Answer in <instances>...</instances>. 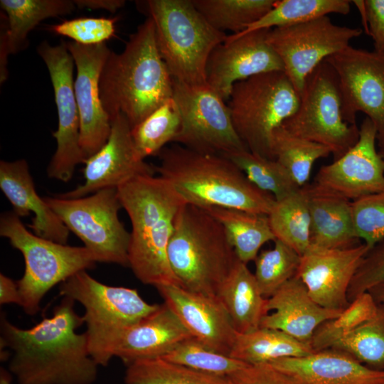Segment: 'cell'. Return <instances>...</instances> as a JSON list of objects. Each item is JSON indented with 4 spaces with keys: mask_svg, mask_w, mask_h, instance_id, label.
I'll return each mask as SVG.
<instances>
[{
    "mask_svg": "<svg viewBox=\"0 0 384 384\" xmlns=\"http://www.w3.org/2000/svg\"><path fill=\"white\" fill-rule=\"evenodd\" d=\"M63 297L52 316L30 329H21L1 316V346L11 352L9 371L18 384H92L98 365L91 357L85 324Z\"/></svg>",
    "mask_w": 384,
    "mask_h": 384,
    "instance_id": "1",
    "label": "cell"
},
{
    "mask_svg": "<svg viewBox=\"0 0 384 384\" xmlns=\"http://www.w3.org/2000/svg\"><path fill=\"white\" fill-rule=\"evenodd\" d=\"M117 188L132 224L128 262L135 277L155 287H181L169 261L168 246L176 214L186 202L154 174L137 176Z\"/></svg>",
    "mask_w": 384,
    "mask_h": 384,
    "instance_id": "2",
    "label": "cell"
},
{
    "mask_svg": "<svg viewBox=\"0 0 384 384\" xmlns=\"http://www.w3.org/2000/svg\"><path fill=\"white\" fill-rule=\"evenodd\" d=\"M173 78L164 62L150 18L131 34L122 52H111L100 78L102 106L112 119L122 114L131 129L173 97Z\"/></svg>",
    "mask_w": 384,
    "mask_h": 384,
    "instance_id": "3",
    "label": "cell"
},
{
    "mask_svg": "<svg viewBox=\"0 0 384 384\" xmlns=\"http://www.w3.org/2000/svg\"><path fill=\"white\" fill-rule=\"evenodd\" d=\"M156 173L167 181L186 203L203 208L220 207L268 215L275 202L256 187L224 156L201 153L178 144L157 155Z\"/></svg>",
    "mask_w": 384,
    "mask_h": 384,
    "instance_id": "4",
    "label": "cell"
},
{
    "mask_svg": "<svg viewBox=\"0 0 384 384\" xmlns=\"http://www.w3.org/2000/svg\"><path fill=\"white\" fill-rule=\"evenodd\" d=\"M168 257L182 288L208 296H217L238 260L221 223L186 203L176 214Z\"/></svg>",
    "mask_w": 384,
    "mask_h": 384,
    "instance_id": "5",
    "label": "cell"
},
{
    "mask_svg": "<svg viewBox=\"0 0 384 384\" xmlns=\"http://www.w3.org/2000/svg\"><path fill=\"white\" fill-rule=\"evenodd\" d=\"M139 10L154 24L159 53L173 80L205 85L212 51L225 41V32L214 28L193 0L136 1Z\"/></svg>",
    "mask_w": 384,
    "mask_h": 384,
    "instance_id": "6",
    "label": "cell"
},
{
    "mask_svg": "<svg viewBox=\"0 0 384 384\" xmlns=\"http://www.w3.org/2000/svg\"><path fill=\"white\" fill-rule=\"evenodd\" d=\"M60 294L78 302L85 309L82 316L91 357L106 366L114 357L124 331L154 312L159 304L144 301L134 289L105 284L87 270L62 282Z\"/></svg>",
    "mask_w": 384,
    "mask_h": 384,
    "instance_id": "7",
    "label": "cell"
},
{
    "mask_svg": "<svg viewBox=\"0 0 384 384\" xmlns=\"http://www.w3.org/2000/svg\"><path fill=\"white\" fill-rule=\"evenodd\" d=\"M0 235L24 258V273L16 282L20 306L29 315L38 312L41 300L54 286L99 262L97 256L85 246H69L31 233L13 211L1 214Z\"/></svg>",
    "mask_w": 384,
    "mask_h": 384,
    "instance_id": "8",
    "label": "cell"
},
{
    "mask_svg": "<svg viewBox=\"0 0 384 384\" xmlns=\"http://www.w3.org/2000/svg\"><path fill=\"white\" fill-rule=\"evenodd\" d=\"M299 100L285 73L278 70L238 82L227 105L234 128L247 149L274 159L273 132L297 111Z\"/></svg>",
    "mask_w": 384,
    "mask_h": 384,
    "instance_id": "9",
    "label": "cell"
},
{
    "mask_svg": "<svg viewBox=\"0 0 384 384\" xmlns=\"http://www.w3.org/2000/svg\"><path fill=\"white\" fill-rule=\"evenodd\" d=\"M297 111L282 124L299 137L322 144L336 160L359 139L356 124L344 121L338 76L326 60L306 78Z\"/></svg>",
    "mask_w": 384,
    "mask_h": 384,
    "instance_id": "10",
    "label": "cell"
},
{
    "mask_svg": "<svg viewBox=\"0 0 384 384\" xmlns=\"http://www.w3.org/2000/svg\"><path fill=\"white\" fill-rule=\"evenodd\" d=\"M43 198L98 262L129 267L130 233L119 218L122 207L117 188H104L78 198Z\"/></svg>",
    "mask_w": 384,
    "mask_h": 384,
    "instance_id": "11",
    "label": "cell"
},
{
    "mask_svg": "<svg viewBox=\"0 0 384 384\" xmlns=\"http://www.w3.org/2000/svg\"><path fill=\"white\" fill-rule=\"evenodd\" d=\"M173 87L181 117L174 142L198 152L222 156L247 149L234 128L225 101L208 84L173 80Z\"/></svg>",
    "mask_w": 384,
    "mask_h": 384,
    "instance_id": "12",
    "label": "cell"
},
{
    "mask_svg": "<svg viewBox=\"0 0 384 384\" xmlns=\"http://www.w3.org/2000/svg\"><path fill=\"white\" fill-rule=\"evenodd\" d=\"M362 32L361 28L336 25L324 16L302 23L270 29L267 38L300 95L312 71L327 58L350 46L349 42Z\"/></svg>",
    "mask_w": 384,
    "mask_h": 384,
    "instance_id": "13",
    "label": "cell"
},
{
    "mask_svg": "<svg viewBox=\"0 0 384 384\" xmlns=\"http://www.w3.org/2000/svg\"><path fill=\"white\" fill-rule=\"evenodd\" d=\"M37 53L45 63L53 88L58 124L53 132L57 148L48 166L49 178L69 181L75 167L86 161L80 145V117L74 91V60L65 42H41Z\"/></svg>",
    "mask_w": 384,
    "mask_h": 384,
    "instance_id": "14",
    "label": "cell"
},
{
    "mask_svg": "<svg viewBox=\"0 0 384 384\" xmlns=\"http://www.w3.org/2000/svg\"><path fill=\"white\" fill-rule=\"evenodd\" d=\"M325 60L338 76L344 121L356 124V114L365 113L376 128L379 148H383L384 52L348 46Z\"/></svg>",
    "mask_w": 384,
    "mask_h": 384,
    "instance_id": "15",
    "label": "cell"
},
{
    "mask_svg": "<svg viewBox=\"0 0 384 384\" xmlns=\"http://www.w3.org/2000/svg\"><path fill=\"white\" fill-rule=\"evenodd\" d=\"M359 129V139L352 148L321 166L314 186L352 201L384 192V159L376 149V128L366 117Z\"/></svg>",
    "mask_w": 384,
    "mask_h": 384,
    "instance_id": "16",
    "label": "cell"
},
{
    "mask_svg": "<svg viewBox=\"0 0 384 384\" xmlns=\"http://www.w3.org/2000/svg\"><path fill=\"white\" fill-rule=\"evenodd\" d=\"M269 30L228 36L210 53L206 82L225 101L238 82L262 73L284 71L281 59L267 41Z\"/></svg>",
    "mask_w": 384,
    "mask_h": 384,
    "instance_id": "17",
    "label": "cell"
},
{
    "mask_svg": "<svg viewBox=\"0 0 384 384\" xmlns=\"http://www.w3.org/2000/svg\"><path fill=\"white\" fill-rule=\"evenodd\" d=\"M65 44L77 70L74 91L80 117V145L87 160L107 142L111 132L110 119L100 99V78L112 50L105 43Z\"/></svg>",
    "mask_w": 384,
    "mask_h": 384,
    "instance_id": "18",
    "label": "cell"
},
{
    "mask_svg": "<svg viewBox=\"0 0 384 384\" xmlns=\"http://www.w3.org/2000/svg\"><path fill=\"white\" fill-rule=\"evenodd\" d=\"M110 122L107 142L85 162L84 183L58 197L82 198L104 188H118L137 176L156 173L154 165L137 157L132 129L124 116L119 114Z\"/></svg>",
    "mask_w": 384,
    "mask_h": 384,
    "instance_id": "19",
    "label": "cell"
},
{
    "mask_svg": "<svg viewBox=\"0 0 384 384\" xmlns=\"http://www.w3.org/2000/svg\"><path fill=\"white\" fill-rule=\"evenodd\" d=\"M368 250L364 243L339 249L310 245L301 256L296 275L318 304L343 310L351 303L347 297L350 284Z\"/></svg>",
    "mask_w": 384,
    "mask_h": 384,
    "instance_id": "20",
    "label": "cell"
},
{
    "mask_svg": "<svg viewBox=\"0 0 384 384\" xmlns=\"http://www.w3.org/2000/svg\"><path fill=\"white\" fill-rule=\"evenodd\" d=\"M156 288L193 338L220 353L230 354L237 332L217 296L193 292L174 284Z\"/></svg>",
    "mask_w": 384,
    "mask_h": 384,
    "instance_id": "21",
    "label": "cell"
},
{
    "mask_svg": "<svg viewBox=\"0 0 384 384\" xmlns=\"http://www.w3.org/2000/svg\"><path fill=\"white\" fill-rule=\"evenodd\" d=\"M267 364L287 384H384V370L370 368L349 354L332 348Z\"/></svg>",
    "mask_w": 384,
    "mask_h": 384,
    "instance_id": "22",
    "label": "cell"
},
{
    "mask_svg": "<svg viewBox=\"0 0 384 384\" xmlns=\"http://www.w3.org/2000/svg\"><path fill=\"white\" fill-rule=\"evenodd\" d=\"M266 309L267 314L262 317L260 327L282 331L310 345L316 329L337 318L343 311L318 304L297 275L267 299Z\"/></svg>",
    "mask_w": 384,
    "mask_h": 384,
    "instance_id": "23",
    "label": "cell"
},
{
    "mask_svg": "<svg viewBox=\"0 0 384 384\" xmlns=\"http://www.w3.org/2000/svg\"><path fill=\"white\" fill-rule=\"evenodd\" d=\"M0 188L18 217L33 214L28 226L39 237L67 245L69 229L37 193L27 161H0Z\"/></svg>",
    "mask_w": 384,
    "mask_h": 384,
    "instance_id": "24",
    "label": "cell"
},
{
    "mask_svg": "<svg viewBox=\"0 0 384 384\" xmlns=\"http://www.w3.org/2000/svg\"><path fill=\"white\" fill-rule=\"evenodd\" d=\"M192 336L165 303L123 333L114 356L124 363L161 358L180 341Z\"/></svg>",
    "mask_w": 384,
    "mask_h": 384,
    "instance_id": "25",
    "label": "cell"
},
{
    "mask_svg": "<svg viewBox=\"0 0 384 384\" xmlns=\"http://www.w3.org/2000/svg\"><path fill=\"white\" fill-rule=\"evenodd\" d=\"M0 82L9 76L8 57L26 48L28 35L50 17L65 16L76 6L70 0H1Z\"/></svg>",
    "mask_w": 384,
    "mask_h": 384,
    "instance_id": "26",
    "label": "cell"
},
{
    "mask_svg": "<svg viewBox=\"0 0 384 384\" xmlns=\"http://www.w3.org/2000/svg\"><path fill=\"white\" fill-rule=\"evenodd\" d=\"M311 218V245L339 249L356 245L359 240L353 220L352 201L306 184Z\"/></svg>",
    "mask_w": 384,
    "mask_h": 384,
    "instance_id": "27",
    "label": "cell"
},
{
    "mask_svg": "<svg viewBox=\"0 0 384 384\" xmlns=\"http://www.w3.org/2000/svg\"><path fill=\"white\" fill-rule=\"evenodd\" d=\"M217 297L238 334L259 329L262 317L267 314V299L262 296L255 277L247 264L239 260L220 287Z\"/></svg>",
    "mask_w": 384,
    "mask_h": 384,
    "instance_id": "28",
    "label": "cell"
},
{
    "mask_svg": "<svg viewBox=\"0 0 384 384\" xmlns=\"http://www.w3.org/2000/svg\"><path fill=\"white\" fill-rule=\"evenodd\" d=\"M205 209L221 223L238 259L245 264L255 260L264 244L276 240L267 215L220 207Z\"/></svg>",
    "mask_w": 384,
    "mask_h": 384,
    "instance_id": "29",
    "label": "cell"
},
{
    "mask_svg": "<svg viewBox=\"0 0 384 384\" xmlns=\"http://www.w3.org/2000/svg\"><path fill=\"white\" fill-rule=\"evenodd\" d=\"M309 343L274 329L262 328L235 337L229 356L250 365L265 364L287 357L314 353Z\"/></svg>",
    "mask_w": 384,
    "mask_h": 384,
    "instance_id": "30",
    "label": "cell"
},
{
    "mask_svg": "<svg viewBox=\"0 0 384 384\" xmlns=\"http://www.w3.org/2000/svg\"><path fill=\"white\" fill-rule=\"evenodd\" d=\"M267 215L276 240L302 256L311 245V218L305 186L282 199L275 200Z\"/></svg>",
    "mask_w": 384,
    "mask_h": 384,
    "instance_id": "31",
    "label": "cell"
},
{
    "mask_svg": "<svg viewBox=\"0 0 384 384\" xmlns=\"http://www.w3.org/2000/svg\"><path fill=\"white\" fill-rule=\"evenodd\" d=\"M271 151L299 187L306 184L315 161L331 154L329 147L295 136L282 125L273 132Z\"/></svg>",
    "mask_w": 384,
    "mask_h": 384,
    "instance_id": "32",
    "label": "cell"
},
{
    "mask_svg": "<svg viewBox=\"0 0 384 384\" xmlns=\"http://www.w3.org/2000/svg\"><path fill=\"white\" fill-rule=\"evenodd\" d=\"M181 127V117L174 98L151 112L131 130L137 157L139 160L158 155L165 145L174 142Z\"/></svg>",
    "mask_w": 384,
    "mask_h": 384,
    "instance_id": "33",
    "label": "cell"
},
{
    "mask_svg": "<svg viewBox=\"0 0 384 384\" xmlns=\"http://www.w3.org/2000/svg\"><path fill=\"white\" fill-rule=\"evenodd\" d=\"M127 366L126 384H233L229 377L202 373L163 358L137 360Z\"/></svg>",
    "mask_w": 384,
    "mask_h": 384,
    "instance_id": "34",
    "label": "cell"
},
{
    "mask_svg": "<svg viewBox=\"0 0 384 384\" xmlns=\"http://www.w3.org/2000/svg\"><path fill=\"white\" fill-rule=\"evenodd\" d=\"M206 21L218 31L240 33L263 17L276 0H193Z\"/></svg>",
    "mask_w": 384,
    "mask_h": 384,
    "instance_id": "35",
    "label": "cell"
},
{
    "mask_svg": "<svg viewBox=\"0 0 384 384\" xmlns=\"http://www.w3.org/2000/svg\"><path fill=\"white\" fill-rule=\"evenodd\" d=\"M351 2L348 0L277 1L263 17L240 33L296 25L329 14L346 15L350 11Z\"/></svg>",
    "mask_w": 384,
    "mask_h": 384,
    "instance_id": "36",
    "label": "cell"
},
{
    "mask_svg": "<svg viewBox=\"0 0 384 384\" xmlns=\"http://www.w3.org/2000/svg\"><path fill=\"white\" fill-rule=\"evenodd\" d=\"M259 189L271 194L276 201L282 199L302 187L277 161L255 154L247 149L225 155Z\"/></svg>",
    "mask_w": 384,
    "mask_h": 384,
    "instance_id": "37",
    "label": "cell"
},
{
    "mask_svg": "<svg viewBox=\"0 0 384 384\" xmlns=\"http://www.w3.org/2000/svg\"><path fill=\"white\" fill-rule=\"evenodd\" d=\"M329 348L346 353L370 368L383 370L384 304H378L373 318L339 337Z\"/></svg>",
    "mask_w": 384,
    "mask_h": 384,
    "instance_id": "38",
    "label": "cell"
},
{
    "mask_svg": "<svg viewBox=\"0 0 384 384\" xmlns=\"http://www.w3.org/2000/svg\"><path fill=\"white\" fill-rule=\"evenodd\" d=\"M161 358L202 373L229 378L250 365L220 353L193 336L180 341Z\"/></svg>",
    "mask_w": 384,
    "mask_h": 384,
    "instance_id": "39",
    "label": "cell"
},
{
    "mask_svg": "<svg viewBox=\"0 0 384 384\" xmlns=\"http://www.w3.org/2000/svg\"><path fill=\"white\" fill-rule=\"evenodd\" d=\"M274 242L273 248L259 252L254 260V275L266 299L297 274L301 261V255L294 249L279 240Z\"/></svg>",
    "mask_w": 384,
    "mask_h": 384,
    "instance_id": "40",
    "label": "cell"
},
{
    "mask_svg": "<svg viewBox=\"0 0 384 384\" xmlns=\"http://www.w3.org/2000/svg\"><path fill=\"white\" fill-rule=\"evenodd\" d=\"M378 306L370 292L359 294L337 318L325 321L316 329L311 341L314 351L329 348L339 337L373 318Z\"/></svg>",
    "mask_w": 384,
    "mask_h": 384,
    "instance_id": "41",
    "label": "cell"
},
{
    "mask_svg": "<svg viewBox=\"0 0 384 384\" xmlns=\"http://www.w3.org/2000/svg\"><path fill=\"white\" fill-rule=\"evenodd\" d=\"M355 231L369 248L384 240V192L352 201Z\"/></svg>",
    "mask_w": 384,
    "mask_h": 384,
    "instance_id": "42",
    "label": "cell"
},
{
    "mask_svg": "<svg viewBox=\"0 0 384 384\" xmlns=\"http://www.w3.org/2000/svg\"><path fill=\"white\" fill-rule=\"evenodd\" d=\"M117 18H76L52 25L53 33L70 38L73 42L92 46L105 43L114 36Z\"/></svg>",
    "mask_w": 384,
    "mask_h": 384,
    "instance_id": "43",
    "label": "cell"
},
{
    "mask_svg": "<svg viewBox=\"0 0 384 384\" xmlns=\"http://www.w3.org/2000/svg\"><path fill=\"white\" fill-rule=\"evenodd\" d=\"M384 284V240L375 245L364 256L348 289V301L373 287Z\"/></svg>",
    "mask_w": 384,
    "mask_h": 384,
    "instance_id": "44",
    "label": "cell"
},
{
    "mask_svg": "<svg viewBox=\"0 0 384 384\" xmlns=\"http://www.w3.org/2000/svg\"><path fill=\"white\" fill-rule=\"evenodd\" d=\"M364 18L368 33L373 41L374 50L384 52V0L352 1Z\"/></svg>",
    "mask_w": 384,
    "mask_h": 384,
    "instance_id": "45",
    "label": "cell"
},
{
    "mask_svg": "<svg viewBox=\"0 0 384 384\" xmlns=\"http://www.w3.org/2000/svg\"><path fill=\"white\" fill-rule=\"evenodd\" d=\"M233 384H287L269 364L249 365L230 377Z\"/></svg>",
    "mask_w": 384,
    "mask_h": 384,
    "instance_id": "46",
    "label": "cell"
},
{
    "mask_svg": "<svg viewBox=\"0 0 384 384\" xmlns=\"http://www.w3.org/2000/svg\"><path fill=\"white\" fill-rule=\"evenodd\" d=\"M0 303L21 304L17 282L2 273L0 274Z\"/></svg>",
    "mask_w": 384,
    "mask_h": 384,
    "instance_id": "47",
    "label": "cell"
},
{
    "mask_svg": "<svg viewBox=\"0 0 384 384\" xmlns=\"http://www.w3.org/2000/svg\"><path fill=\"white\" fill-rule=\"evenodd\" d=\"M76 8L92 10L103 9L111 13L116 12L125 4L124 0H74Z\"/></svg>",
    "mask_w": 384,
    "mask_h": 384,
    "instance_id": "48",
    "label": "cell"
},
{
    "mask_svg": "<svg viewBox=\"0 0 384 384\" xmlns=\"http://www.w3.org/2000/svg\"><path fill=\"white\" fill-rule=\"evenodd\" d=\"M368 292L371 294L377 303L384 304V284L375 286Z\"/></svg>",
    "mask_w": 384,
    "mask_h": 384,
    "instance_id": "49",
    "label": "cell"
},
{
    "mask_svg": "<svg viewBox=\"0 0 384 384\" xmlns=\"http://www.w3.org/2000/svg\"><path fill=\"white\" fill-rule=\"evenodd\" d=\"M11 374L4 368L1 369L0 384H11Z\"/></svg>",
    "mask_w": 384,
    "mask_h": 384,
    "instance_id": "50",
    "label": "cell"
},
{
    "mask_svg": "<svg viewBox=\"0 0 384 384\" xmlns=\"http://www.w3.org/2000/svg\"><path fill=\"white\" fill-rule=\"evenodd\" d=\"M378 151H379L380 154L381 155V156L383 157V159H384V147L383 148H380Z\"/></svg>",
    "mask_w": 384,
    "mask_h": 384,
    "instance_id": "51",
    "label": "cell"
},
{
    "mask_svg": "<svg viewBox=\"0 0 384 384\" xmlns=\"http://www.w3.org/2000/svg\"></svg>",
    "mask_w": 384,
    "mask_h": 384,
    "instance_id": "52",
    "label": "cell"
}]
</instances>
